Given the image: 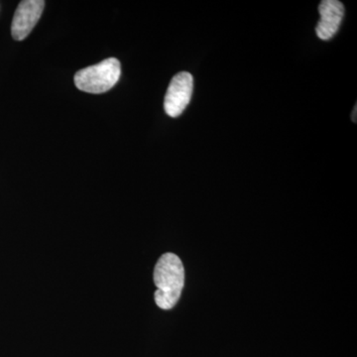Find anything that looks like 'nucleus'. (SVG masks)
I'll use <instances>...</instances> for the list:
<instances>
[{"mask_svg":"<svg viewBox=\"0 0 357 357\" xmlns=\"http://www.w3.org/2000/svg\"><path fill=\"white\" fill-rule=\"evenodd\" d=\"M356 110L357 107H354V112H352V121L356 122Z\"/></svg>","mask_w":357,"mask_h":357,"instance_id":"423d86ee","label":"nucleus"},{"mask_svg":"<svg viewBox=\"0 0 357 357\" xmlns=\"http://www.w3.org/2000/svg\"><path fill=\"white\" fill-rule=\"evenodd\" d=\"M121 75V63L117 59L109 58L79 70L75 76V84L79 91L98 95L114 88Z\"/></svg>","mask_w":357,"mask_h":357,"instance_id":"f03ea898","label":"nucleus"},{"mask_svg":"<svg viewBox=\"0 0 357 357\" xmlns=\"http://www.w3.org/2000/svg\"><path fill=\"white\" fill-rule=\"evenodd\" d=\"M157 287L155 302L162 310H171L180 300L185 285L184 265L174 253L162 255L154 269Z\"/></svg>","mask_w":357,"mask_h":357,"instance_id":"f257e3e1","label":"nucleus"},{"mask_svg":"<svg viewBox=\"0 0 357 357\" xmlns=\"http://www.w3.org/2000/svg\"><path fill=\"white\" fill-rule=\"evenodd\" d=\"M319 13L321 20L317 25L316 32L319 39H332L344 20V6L338 0H324L319 3Z\"/></svg>","mask_w":357,"mask_h":357,"instance_id":"39448f33","label":"nucleus"},{"mask_svg":"<svg viewBox=\"0 0 357 357\" xmlns=\"http://www.w3.org/2000/svg\"><path fill=\"white\" fill-rule=\"evenodd\" d=\"M44 7L43 0H24L20 2L11 24V34L14 40L22 41L31 33L41 18Z\"/></svg>","mask_w":357,"mask_h":357,"instance_id":"20e7f679","label":"nucleus"},{"mask_svg":"<svg viewBox=\"0 0 357 357\" xmlns=\"http://www.w3.org/2000/svg\"><path fill=\"white\" fill-rule=\"evenodd\" d=\"M194 79L190 73H178L173 77L167 89L164 109L171 117H178L191 102Z\"/></svg>","mask_w":357,"mask_h":357,"instance_id":"7ed1b4c3","label":"nucleus"}]
</instances>
